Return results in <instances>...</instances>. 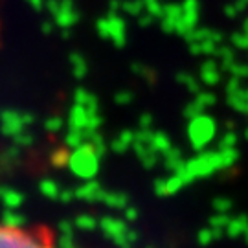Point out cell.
I'll return each mask as SVG.
<instances>
[{
    "instance_id": "obj_1",
    "label": "cell",
    "mask_w": 248,
    "mask_h": 248,
    "mask_svg": "<svg viewBox=\"0 0 248 248\" xmlns=\"http://www.w3.org/2000/svg\"><path fill=\"white\" fill-rule=\"evenodd\" d=\"M0 248H53V243L50 233L41 228L0 222Z\"/></svg>"
}]
</instances>
